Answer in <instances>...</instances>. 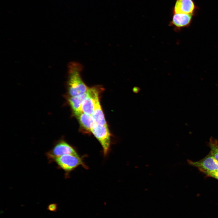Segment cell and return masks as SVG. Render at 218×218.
Here are the masks:
<instances>
[{"label":"cell","instance_id":"cell-15","mask_svg":"<svg viewBox=\"0 0 218 218\" xmlns=\"http://www.w3.org/2000/svg\"><path fill=\"white\" fill-rule=\"evenodd\" d=\"M140 90V88L135 86L133 87L132 89L134 93L137 94L138 93Z\"/></svg>","mask_w":218,"mask_h":218},{"label":"cell","instance_id":"cell-12","mask_svg":"<svg viewBox=\"0 0 218 218\" xmlns=\"http://www.w3.org/2000/svg\"><path fill=\"white\" fill-rule=\"evenodd\" d=\"M209 143L211 148L210 153L218 163V143L216 140L211 138Z\"/></svg>","mask_w":218,"mask_h":218},{"label":"cell","instance_id":"cell-5","mask_svg":"<svg viewBox=\"0 0 218 218\" xmlns=\"http://www.w3.org/2000/svg\"><path fill=\"white\" fill-rule=\"evenodd\" d=\"M99 87L89 88L88 94L84 99L81 105L82 112L91 115L94 111L96 103L99 100Z\"/></svg>","mask_w":218,"mask_h":218},{"label":"cell","instance_id":"cell-10","mask_svg":"<svg viewBox=\"0 0 218 218\" xmlns=\"http://www.w3.org/2000/svg\"><path fill=\"white\" fill-rule=\"evenodd\" d=\"M91 116L95 122L97 124L107 126L99 100L96 103L94 111Z\"/></svg>","mask_w":218,"mask_h":218},{"label":"cell","instance_id":"cell-14","mask_svg":"<svg viewBox=\"0 0 218 218\" xmlns=\"http://www.w3.org/2000/svg\"><path fill=\"white\" fill-rule=\"evenodd\" d=\"M206 174L218 180V169L213 171L207 173Z\"/></svg>","mask_w":218,"mask_h":218},{"label":"cell","instance_id":"cell-13","mask_svg":"<svg viewBox=\"0 0 218 218\" xmlns=\"http://www.w3.org/2000/svg\"><path fill=\"white\" fill-rule=\"evenodd\" d=\"M58 209L57 204L56 203L49 204L47 206V210L49 211L55 212Z\"/></svg>","mask_w":218,"mask_h":218},{"label":"cell","instance_id":"cell-3","mask_svg":"<svg viewBox=\"0 0 218 218\" xmlns=\"http://www.w3.org/2000/svg\"><path fill=\"white\" fill-rule=\"evenodd\" d=\"M53 162L66 172H69L80 165L85 167L82 159L79 156L65 154L55 158Z\"/></svg>","mask_w":218,"mask_h":218},{"label":"cell","instance_id":"cell-1","mask_svg":"<svg viewBox=\"0 0 218 218\" xmlns=\"http://www.w3.org/2000/svg\"><path fill=\"white\" fill-rule=\"evenodd\" d=\"M80 63L72 62L68 65L67 86L70 97H75L83 94L88 90V88L83 81L81 76L83 70Z\"/></svg>","mask_w":218,"mask_h":218},{"label":"cell","instance_id":"cell-2","mask_svg":"<svg viewBox=\"0 0 218 218\" xmlns=\"http://www.w3.org/2000/svg\"><path fill=\"white\" fill-rule=\"evenodd\" d=\"M65 154L79 156L75 149L63 140L56 142L51 149L46 153L49 161L51 162L56 158Z\"/></svg>","mask_w":218,"mask_h":218},{"label":"cell","instance_id":"cell-8","mask_svg":"<svg viewBox=\"0 0 218 218\" xmlns=\"http://www.w3.org/2000/svg\"><path fill=\"white\" fill-rule=\"evenodd\" d=\"M196 6L193 0H177L173 9L174 13H194Z\"/></svg>","mask_w":218,"mask_h":218},{"label":"cell","instance_id":"cell-9","mask_svg":"<svg viewBox=\"0 0 218 218\" xmlns=\"http://www.w3.org/2000/svg\"><path fill=\"white\" fill-rule=\"evenodd\" d=\"M87 94V91L85 93L79 96L70 97L68 99V102L74 114L77 117L82 112L81 110L82 104L84 99Z\"/></svg>","mask_w":218,"mask_h":218},{"label":"cell","instance_id":"cell-6","mask_svg":"<svg viewBox=\"0 0 218 218\" xmlns=\"http://www.w3.org/2000/svg\"><path fill=\"white\" fill-rule=\"evenodd\" d=\"M189 163L198 168L199 170L206 174L218 169V163L210 153L202 159L196 162L189 160Z\"/></svg>","mask_w":218,"mask_h":218},{"label":"cell","instance_id":"cell-7","mask_svg":"<svg viewBox=\"0 0 218 218\" xmlns=\"http://www.w3.org/2000/svg\"><path fill=\"white\" fill-rule=\"evenodd\" d=\"M194 13L181 14L174 13L172 21L169 24L176 30L188 26L190 24Z\"/></svg>","mask_w":218,"mask_h":218},{"label":"cell","instance_id":"cell-4","mask_svg":"<svg viewBox=\"0 0 218 218\" xmlns=\"http://www.w3.org/2000/svg\"><path fill=\"white\" fill-rule=\"evenodd\" d=\"M91 132L101 144L104 154L106 155L110 144V134L107 126H101L95 122Z\"/></svg>","mask_w":218,"mask_h":218},{"label":"cell","instance_id":"cell-11","mask_svg":"<svg viewBox=\"0 0 218 218\" xmlns=\"http://www.w3.org/2000/svg\"><path fill=\"white\" fill-rule=\"evenodd\" d=\"M77 117L82 127L85 130L91 132L95 123L92 116L82 112Z\"/></svg>","mask_w":218,"mask_h":218}]
</instances>
